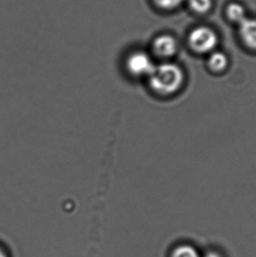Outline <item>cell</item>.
I'll return each mask as SVG.
<instances>
[{"label": "cell", "instance_id": "cell-1", "mask_svg": "<svg viewBox=\"0 0 256 257\" xmlns=\"http://www.w3.org/2000/svg\"><path fill=\"white\" fill-rule=\"evenodd\" d=\"M149 84L156 92L163 95L177 91L184 81V74L179 67L173 63L156 65L149 76Z\"/></svg>", "mask_w": 256, "mask_h": 257}, {"label": "cell", "instance_id": "cell-2", "mask_svg": "<svg viewBox=\"0 0 256 257\" xmlns=\"http://www.w3.org/2000/svg\"><path fill=\"white\" fill-rule=\"evenodd\" d=\"M155 66L152 58L143 51L131 53L125 60V69L133 77H149Z\"/></svg>", "mask_w": 256, "mask_h": 257}, {"label": "cell", "instance_id": "cell-3", "mask_svg": "<svg viewBox=\"0 0 256 257\" xmlns=\"http://www.w3.org/2000/svg\"><path fill=\"white\" fill-rule=\"evenodd\" d=\"M217 42V35L210 28L204 27L196 28L190 35V44L197 52H211L215 49Z\"/></svg>", "mask_w": 256, "mask_h": 257}, {"label": "cell", "instance_id": "cell-4", "mask_svg": "<svg viewBox=\"0 0 256 257\" xmlns=\"http://www.w3.org/2000/svg\"><path fill=\"white\" fill-rule=\"evenodd\" d=\"M154 49L156 54L163 57L173 56L177 52V43L170 35H161L154 42Z\"/></svg>", "mask_w": 256, "mask_h": 257}, {"label": "cell", "instance_id": "cell-5", "mask_svg": "<svg viewBox=\"0 0 256 257\" xmlns=\"http://www.w3.org/2000/svg\"><path fill=\"white\" fill-rule=\"evenodd\" d=\"M239 34L248 48L256 50V20L246 18L239 23Z\"/></svg>", "mask_w": 256, "mask_h": 257}, {"label": "cell", "instance_id": "cell-6", "mask_svg": "<svg viewBox=\"0 0 256 257\" xmlns=\"http://www.w3.org/2000/svg\"><path fill=\"white\" fill-rule=\"evenodd\" d=\"M208 64L211 70L222 71L227 65V58L223 53L215 52L210 56Z\"/></svg>", "mask_w": 256, "mask_h": 257}, {"label": "cell", "instance_id": "cell-7", "mask_svg": "<svg viewBox=\"0 0 256 257\" xmlns=\"http://www.w3.org/2000/svg\"><path fill=\"white\" fill-rule=\"evenodd\" d=\"M227 15L229 19L233 22H237L239 24L246 19V13L241 6L238 4H232L227 8Z\"/></svg>", "mask_w": 256, "mask_h": 257}, {"label": "cell", "instance_id": "cell-8", "mask_svg": "<svg viewBox=\"0 0 256 257\" xmlns=\"http://www.w3.org/2000/svg\"><path fill=\"white\" fill-rule=\"evenodd\" d=\"M171 257H201L199 253L193 247L184 245L177 247Z\"/></svg>", "mask_w": 256, "mask_h": 257}, {"label": "cell", "instance_id": "cell-9", "mask_svg": "<svg viewBox=\"0 0 256 257\" xmlns=\"http://www.w3.org/2000/svg\"><path fill=\"white\" fill-rule=\"evenodd\" d=\"M191 8L196 13L204 14L211 9V0H189Z\"/></svg>", "mask_w": 256, "mask_h": 257}, {"label": "cell", "instance_id": "cell-10", "mask_svg": "<svg viewBox=\"0 0 256 257\" xmlns=\"http://www.w3.org/2000/svg\"><path fill=\"white\" fill-rule=\"evenodd\" d=\"M155 3L163 9H173L178 7L183 0H154Z\"/></svg>", "mask_w": 256, "mask_h": 257}, {"label": "cell", "instance_id": "cell-11", "mask_svg": "<svg viewBox=\"0 0 256 257\" xmlns=\"http://www.w3.org/2000/svg\"><path fill=\"white\" fill-rule=\"evenodd\" d=\"M203 257H221L218 253H216V252H209L206 254H204Z\"/></svg>", "mask_w": 256, "mask_h": 257}, {"label": "cell", "instance_id": "cell-12", "mask_svg": "<svg viewBox=\"0 0 256 257\" xmlns=\"http://www.w3.org/2000/svg\"><path fill=\"white\" fill-rule=\"evenodd\" d=\"M0 257H7V254H5V252L1 248H0Z\"/></svg>", "mask_w": 256, "mask_h": 257}]
</instances>
